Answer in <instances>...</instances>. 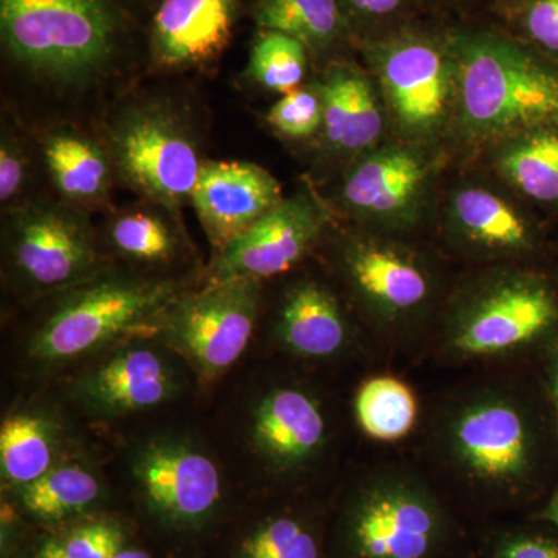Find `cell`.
I'll use <instances>...</instances> for the list:
<instances>
[{
    "mask_svg": "<svg viewBox=\"0 0 558 558\" xmlns=\"http://www.w3.org/2000/svg\"><path fill=\"white\" fill-rule=\"evenodd\" d=\"M117 178L132 191L179 215L199 180V148L189 124L163 101L121 110L105 142Z\"/></svg>",
    "mask_w": 558,
    "mask_h": 558,
    "instance_id": "obj_5",
    "label": "cell"
},
{
    "mask_svg": "<svg viewBox=\"0 0 558 558\" xmlns=\"http://www.w3.org/2000/svg\"><path fill=\"white\" fill-rule=\"evenodd\" d=\"M258 31L286 33L301 40L314 60L329 61L355 49L354 33L339 0H250Z\"/></svg>",
    "mask_w": 558,
    "mask_h": 558,
    "instance_id": "obj_24",
    "label": "cell"
},
{
    "mask_svg": "<svg viewBox=\"0 0 558 558\" xmlns=\"http://www.w3.org/2000/svg\"><path fill=\"white\" fill-rule=\"evenodd\" d=\"M435 149L410 143H381L351 161L337 191V204L355 222L380 233H403L424 222L435 197Z\"/></svg>",
    "mask_w": 558,
    "mask_h": 558,
    "instance_id": "obj_6",
    "label": "cell"
},
{
    "mask_svg": "<svg viewBox=\"0 0 558 558\" xmlns=\"http://www.w3.org/2000/svg\"><path fill=\"white\" fill-rule=\"evenodd\" d=\"M179 371L161 349L131 343L92 366L75 385L76 398L102 417L157 409L180 389Z\"/></svg>",
    "mask_w": 558,
    "mask_h": 558,
    "instance_id": "obj_18",
    "label": "cell"
},
{
    "mask_svg": "<svg viewBox=\"0 0 558 558\" xmlns=\"http://www.w3.org/2000/svg\"><path fill=\"white\" fill-rule=\"evenodd\" d=\"M38 558H68V556L62 549V543L49 542L43 546Z\"/></svg>",
    "mask_w": 558,
    "mask_h": 558,
    "instance_id": "obj_38",
    "label": "cell"
},
{
    "mask_svg": "<svg viewBox=\"0 0 558 558\" xmlns=\"http://www.w3.org/2000/svg\"><path fill=\"white\" fill-rule=\"evenodd\" d=\"M439 535V517L424 492L384 481L360 497L349 537L357 558H425Z\"/></svg>",
    "mask_w": 558,
    "mask_h": 558,
    "instance_id": "obj_13",
    "label": "cell"
},
{
    "mask_svg": "<svg viewBox=\"0 0 558 558\" xmlns=\"http://www.w3.org/2000/svg\"><path fill=\"white\" fill-rule=\"evenodd\" d=\"M284 199L281 183L250 161H205L191 194L215 256Z\"/></svg>",
    "mask_w": 558,
    "mask_h": 558,
    "instance_id": "obj_17",
    "label": "cell"
},
{
    "mask_svg": "<svg viewBox=\"0 0 558 558\" xmlns=\"http://www.w3.org/2000/svg\"><path fill=\"white\" fill-rule=\"evenodd\" d=\"M495 178L532 208L558 213V124L499 140L486 149Z\"/></svg>",
    "mask_w": 558,
    "mask_h": 558,
    "instance_id": "obj_22",
    "label": "cell"
},
{
    "mask_svg": "<svg viewBox=\"0 0 558 558\" xmlns=\"http://www.w3.org/2000/svg\"><path fill=\"white\" fill-rule=\"evenodd\" d=\"M450 442L458 464L486 483H517L531 468L526 417L506 399H483L465 407L451 425Z\"/></svg>",
    "mask_w": 558,
    "mask_h": 558,
    "instance_id": "obj_16",
    "label": "cell"
},
{
    "mask_svg": "<svg viewBox=\"0 0 558 558\" xmlns=\"http://www.w3.org/2000/svg\"><path fill=\"white\" fill-rule=\"evenodd\" d=\"M499 16L517 38L558 62V0H523Z\"/></svg>",
    "mask_w": 558,
    "mask_h": 558,
    "instance_id": "obj_33",
    "label": "cell"
},
{
    "mask_svg": "<svg viewBox=\"0 0 558 558\" xmlns=\"http://www.w3.org/2000/svg\"><path fill=\"white\" fill-rule=\"evenodd\" d=\"M499 558H558V546L549 539L517 538L502 546Z\"/></svg>",
    "mask_w": 558,
    "mask_h": 558,
    "instance_id": "obj_36",
    "label": "cell"
},
{
    "mask_svg": "<svg viewBox=\"0 0 558 558\" xmlns=\"http://www.w3.org/2000/svg\"><path fill=\"white\" fill-rule=\"evenodd\" d=\"M277 336L293 354L326 359L347 343L348 325L330 290L304 279L290 288L282 300Z\"/></svg>",
    "mask_w": 558,
    "mask_h": 558,
    "instance_id": "obj_23",
    "label": "cell"
},
{
    "mask_svg": "<svg viewBox=\"0 0 558 558\" xmlns=\"http://www.w3.org/2000/svg\"><path fill=\"white\" fill-rule=\"evenodd\" d=\"M314 57L301 40L275 31L256 32L250 49L247 76L275 94L304 86Z\"/></svg>",
    "mask_w": 558,
    "mask_h": 558,
    "instance_id": "obj_29",
    "label": "cell"
},
{
    "mask_svg": "<svg viewBox=\"0 0 558 558\" xmlns=\"http://www.w3.org/2000/svg\"><path fill=\"white\" fill-rule=\"evenodd\" d=\"M108 240L110 247L132 263L167 266L180 255L183 233L179 215L145 201L113 215Z\"/></svg>",
    "mask_w": 558,
    "mask_h": 558,
    "instance_id": "obj_25",
    "label": "cell"
},
{
    "mask_svg": "<svg viewBox=\"0 0 558 558\" xmlns=\"http://www.w3.org/2000/svg\"><path fill=\"white\" fill-rule=\"evenodd\" d=\"M40 153L60 201L84 213L108 204L116 171L106 145L62 126L44 135Z\"/></svg>",
    "mask_w": 558,
    "mask_h": 558,
    "instance_id": "obj_21",
    "label": "cell"
},
{
    "mask_svg": "<svg viewBox=\"0 0 558 558\" xmlns=\"http://www.w3.org/2000/svg\"><path fill=\"white\" fill-rule=\"evenodd\" d=\"M31 161L20 140L3 130L0 142V202L9 209L17 207L27 189Z\"/></svg>",
    "mask_w": 558,
    "mask_h": 558,
    "instance_id": "obj_34",
    "label": "cell"
},
{
    "mask_svg": "<svg viewBox=\"0 0 558 558\" xmlns=\"http://www.w3.org/2000/svg\"><path fill=\"white\" fill-rule=\"evenodd\" d=\"M154 0H0L3 58L32 78L83 86L146 49Z\"/></svg>",
    "mask_w": 558,
    "mask_h": 558,
    "instance_id": "obj_1",
    "label": "cell"
},
{
    "mask_svg": "<svg viewBox=\"0 0 558 558\" xmlns=\"http://www.w3.org/2000/svg\"><path fill=\"white\" fill-rule=\"evenodd\" d=\"M123 546V532L112 523H92L76 529L62 543L68 558H113Z\"/></svg>",
    "mask_w": 558,
    "mask_h": 558,
    "instance_id": "obj_35",
    "label": "cell"
},
{
    "mask_svg": "<svg viewBox=\"0 0 558 558\" xmlns=\"http://www.w3.org/2000/svg\"><path fill=\"white\" fill-rule=\"evenodd\" d=\"M347 14L355 46L360 40L379 38L427 17L424 0H339Z\"/></svg>",
    "mask_w": 558,
    "mask_h": 558,
    "instance_id": "obj_30",
    "label": "cell"
},
{
    "mask_svg": "<svg viewBox=\"0 0 558 558\" xmlns=\"http://www.w3.org/2000/svg\"><path fill=\"white\" fill-rule=\"evenodd\" d=\"M355 50L379 87L395 140L435 149L453 134L458 62L449 24L422 17Z\"/></svg>",
    "mask_w": 558,
    "mask_h": 558,
    "instance_id": "obj_3",
    "label": "cell"
},
{
    "mask_svg": "<svg viewBox=\"0 0 558 558\" xmlns=\"http://www.w3.org/2000/svg\"><path fill=\"white\" fill-rule=\"evenodd\" d=\"M322 90L317 81L307 86L282 95L281 100L275 102L267 112V124L281 135L290 140H306L319 135L323 126Z\"/></svg>",
    "mask_w": 558,
    "mask_h": 558,
    "instance_id": "obj_32",
    "label": "cell"
},
{
    "mask_svg": "<svg viewBox=\"0 0 558 558\" xmlns=\"http://www.w3.org/2000/svg\"><path fill=\"white\" fill-rule=\"evenodd\" d=\"M556 402H557V409H558V368L556 373Z\"/></svg>",
    "mask_w": 558,
    "mask_h": 558,
    "instance_id": "obj_42",
    "label": "cell"
},
{
    "mask_svg": "<svg viewBox=\"0 0 558 558\" xmlns=\"http://www.w3.org/2000/svg\"><path fill=\"white\" fill-rule=\"evenodd\" d=\"M244 0H154L146 57L154 69L207 68L230 46Z\"/></svg>",
    "mask_w": 558,
    "mask_h": 558,
    "instance_id": "obj_14",
    "label": "cell"
},
{
    "mask_svg": "<svg viewBox=\"0 0 558 558\" xmlns=\"http://www.w3.org/2000/svg\"><path fill=\"white\" fill-rule=\"evenodd\" d=\"M417 403L413 391L395 377H374L355 396V417L371 438H405L416 424Z\"/></svg>",
    "mask_w": 558,
    "mask_h": 558,
    "instance_id": "obj_28",
    "label": "cell"
},
{
    "mask_svg": "<svg viewBox=\"0 0 558 558\" xmlns=\"http://www.w3.org/2000/svg\"><path fill=\"white\" fill-rule=\"evenodd\" d=\"M260 304L255 279L208 282L186 290L154 333L182 355L204 380L222 376L247 349Z\"/></svg>",
    "mask_w": 558,
    "mask_h": 558,
    "instance_id": "obj_8",
    "label": "cell"
},
{
    "mask_svg": "<svg viewBox=\"0 0 558 558\" xmlns=\"http://www.w3.org/2000/svg\"><path fill=\"white\" fill-rule=\"evenodd\" d=\"M101 483L78 464H57L35 483L20 488L22 506L40 520L58 521L84 512L98 501Z\"/></svg>",
    "mask_w": 558,
    "mask_h": 558,
    "instance_id": "obj_27",
    "label": "cell"
},
{
    "mask_svg": "<svg viewBox=\"0 0 558 558\" xmlns=\"http://www.w3.org/2000/svg\"><path fill=\"white\" fill-rule=\"evenodd\" d=\"M190 290L179 279L97 275L61 292L33 332L28 352L40 363H64L134 337L154 336Z\"/></svg>",
    "mask_w": 558,
    "mask_h": 558,
    "instance_id": "obj_4",
    "label": "cell"
},
{
    "mask_svg": "<svg viewBox=\"0 0 558 558\" xmlns=\"http://www.w3.org/2000/svg\"><path fill=\"white\" fill-rule=\"evenodd\" d=\"M322 90L323 117L319 146L330 160L347 167L376 149L389 130L387 109L369 70L347 54L323 64L317 80Z\"/></svg>",
    "mask_w": 558,
    "mask_h": 558,
    "instance_id": "obj_15",
    "label": "cell"
},
{
    "mask_svg": "<svg viewBox=\"0 0 558 558\" xmlns=\"http://www.w3.org/2000/svg\"><path fill=\"white\" fill-rule=\"evenodd\" d=\"M520 2H523V0H487L488 5L494 7L498 14L519 5Z\"/></svg>",
    "mask_w": 558,
    "mask_h": 558,
    "instance_id": "obj_39",
    "label": "cell"
},
{
    "mask_svg": "<svg viewBox=\"0 0 558 558\" xmlns=\"http://www.w3.org/2000/svg\"><path fill=\"white\" fill-rule=\"evenodd\" d=\"M5 227L11 270L33 292L61 293L101 274L87 213L62 201L25 202L9 209Z\"/></svg>",
    "mask_w": 558,
    "mask_h": 558,
    "instance_id": "obj_7",
    "label": "cell"
},
{
    "mask_svg": "<svg viewBox=\"0 0 558 558\" xmlns=\"http://www.w3.org/2000/svg\"><path fill=\"white\" fill-rule=\"evenodd\" d=\"M344 275L355 295L385 318H403L428 303L433 279L403 245L384 238H355L343 253Z\"/></svg>",
    "mask_w": 558,
    "mask_h": 558,
    "instance_id": "obj_19",
    "label": "cell"
},
{
    "mask_svg": "<svg viewBox=\"0 0 558 558\" xmlns=\"http://www.w3.org/2000/svg\"><path fill=\"white\" fill-rule=\"evenodd\" d=\"M428 16L446 22L447 16H457L454 22L470 21L469 13L476 3L487 0H424Z\"/></svg>",
    "mask_w": 558,
    "mask_h": 558,
    "instance_id": "obj_37",
    "label": "cell"
},
{
    "mask_svg": "<svg viewBox=\"0 0 558 558\" xmlns=\"http://www.w3.org/2000/svg\"><path fill=\"white\" fill-rule=\"evenodd\" d=\"M447 24L458 62L451 138L487 149L509 135L558 124V62L499 25Z\"/></svg>",
    "mask_w": 558,
    "mask_h": 558,
    "instance_id": "obj_2",
    "label": "cell"
},
{
    "mask_svg": "<svg viewBox=\"0 0 558 558\" xmlns=\"http://www.w3.org/2000/svg\"><path fill=\"white\" fill-rule=\"evenodd\" d=\"M558 323V292L548 279L501 271L470 290L451 326V347L464 355H495L524 347Z\"/></svg>",
    "mask_w": 558,
    "mask_h": 558,
    "instance_id": "obj_9",
    "label": "cell"
},
{
    "mask_svg": "<svg viewBox=\"0 0 558 558\" xmlns=\"http://www.w3.org/2000/svg\"><path fill=\"white\" fill-rule=\"evenodd\" d=\"M57 461V429L49 418L17 413L3 422L0 432V468L3 478L16 487L35 483Z\"/></svg>",
    "mask_w": 558,
    "mask_h": 558,
    "instance_id": "obj_26",
    "label": "cell"
},
{
    "mask_svg": "<svg viewBox=\"0 0 558 558\" xmlns=\"http://www.w3.org/2000/svg\"><path fill=\"white\" fill-rule=\"evenodd\" d=\"M549 519L554 521V523L558 526V497L554 499L553 505L548 510Z\"/></svg>",
    "mask_w": 558,
    "mask_h": 558,
    "instance_id": "obj_41",
    "label": "cell"
},
{
    "mask_svg": "<svg viewBox=\"0 0 558 558\" xmlns=\"http://www.w3.org/2000/svg\"><path fill=\"white\" fill-rule=\"evenodd\" d=\"M113 558H150L148 553L140 549H121Z\"/></svg>",
    "mask_w": 558,
    "mask_h": 558,
    "instance_id": "obj_40",
    "label": "cell"
},
{
    "mask_svg": "<svg viewBox=\"0 0 558 558\" xmlns=\"http://www.w3.org/2000/svg\"><path fill=\"white\" fill-rule=\"evenodd\" d=\"M240 558H319L317 539L293 519L267 521L241 546Z\"/></svg>",
    "mask_w": 558,
    "mask_h": 558,
    "instance_id": "obj_31",
    "label": "cell"
},
{
    "mask_svg": "<svg viewBox=\"0 0 558 558\" xmlns=\"http://www.w3.org/2000/svg\"><path fill=\"white\" fill-rule=\"evenodd\" d=\"M328 220V208L311 190L284 197L215 256L205 275V284L229 279L260 282L293 269L317 244Z\"/></svg>",
    "mask_w": 558,
    "mask_h": 558,
    "instance_id": "obj_10",
    "label": "cell"
},
{
    "mask_svg": "<svg viewBox=\"0 0 558 558\" xmlns=\"http://www.w3.org/2000/svg\"><path fill=\"white\" fill-rule=\"evenodd\" d=\"M442 222L451 241L480 258H519L534 253L543 240L542 220L531 205L483 180L451 186Z\"/></svg>",
    "mask_w": 558,
    "mask_h": 558,
    "instance_id": "obj_11",
    "label": "cell"
},
{
    "mask_svg": "<svg viewBox=\"0 0 558 558\" xmlns=\"http://www.w3.org/2000/svg\"><path fill=\"white\" fill-rule=\"evenodd\" d=\"M132 472L154 512L178 526L207 520L222 498L218 465L186 440L146 444L135 454Z\"/></svg>",
    "mask_w": 558,
    "mask_h": 558,
    "instance_id": "obj_12",
    "label": "cell"
},
{
    "mask_svg": "<svg viewBox=\"0 0 558 558\" xmlns=\"http://www.w3.org/2000/svg\"><path fill=\"white\" fill-rule=\"evenodd\" d=\"M252 438L260 457L274 468H300L323 449L325 416L307 392L277 388L264 396L256 407Z\"/></svg>",
    "mask_w": 558,
    "mask_h": 558,
    "instance_id": "obj_20",
    "label": "cell"
}]
</instances>
